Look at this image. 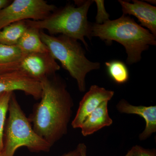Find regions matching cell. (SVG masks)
<instances>
[{
	"mask_svg": "<svg viewBox=\"0 0 156 156\" xmlns=\"http://www.w3.org/2000/svg\"><path fill=\"white\" fill-rule=\"evenodd\" d=\"M24 54L17 45L0 44V69L7 65L19 60Z\"/></svg>",
	"mask_w": 156,
	"mask_h": 156,
	"instance_id": "16",
	"label": "cell"
},
{
	"mask_svg": "<svg viewBox=\"0 0 156 156\" xmlns=\"http://www.w3.org/2000/svg\"><path fill=\"white\" fill-rule=\"evenodd\" d=\"M125 156H133V151L132 148L130 151H128Z\"/></svg>",
	"mask_w": 156,
	"mask_h": 156,
	"instance_id": "23",
	"label": "cell"
},
{
	"mask_svg": "<svg viewBox=\"0 0 156 156\" xmlns=\"http://www.w3.org/2000/svg\"><path fill=\"white\" fill-rule=\"evenodd\" d=\"M97 5V14L95 17L96 23L102 24L109 20V15L107 12L104 5V1H94Z\"/></svg>",
	"mask_w": 156,
	"mask_h": 156,
	"instance_id": "18",
	"label": "cell"
},
{
	"mask_svg": "<svg viewBox=\"0 0 156 156\" xmlns=\"http://www.w3.org/2000/svg\"><path fill=\"white\" fill-rule=\"evenodd\" d=\"M133 3L119 1L122 7L124 15H133L141 25L146 27L156 36V8L150 4L141 1L134 0Z\"/></svg>",
	"mask_w": 156,
	"mask_h": 156,
	"instance_id": "10",
	"label": "cell"
},
{
	"mask_svg": "<svg viewBox=\"0 0 156 156\" xmlns=\"http://www.w3.org/2000/svg\"><path fill=\"white\" fill-rule=\"evenodd\" d=\"M133 156H156L154 150L144 148L139 145H135L132 148Z\"/></svg>",
	"mask_w": 156,
	"mask_h": 156,
	"instance_id": "19",
	"label": "cell"
},
{
	"mask_svg": "<svg viewBox=\"0 0 156 156\" xmlns=\"http://www.w3.org/2000/svg\"><path fill=\"white\" fill-rule=\"evenodd\" d=\"M9 113L4 128L2 156H14L21 147H26L33 152L50 151L52 146L34 131L14 92L9 102Z\"/></svg>",
	"mask_w": 156,
	"mask_h": 156,
	"instance_id": "5",
	"label": "cell"
},
{
	"mask_svg": "<svg viewBox=\"0 0 156 156\" xmlns=\"http://www.w3.org/2000/svg\"><path fill=\"white\" fill-rule=\"evenodd\" d=\"M62 156H80V151L77 147L74 150L69 152L65 154Z\"/></svg>",
	"mask_w": 156,
	"mask_h": 156,
	"instance_id": "21",
	"label": "cell"
},
{
	"mask_svg": "<svg viewBox=\"0 0 156 156\" xmlns=\"http://www.w3.org/2000/svg\"><path fill=\"white\" fill-rule=\"evenodd\" d=\"M114 92L97 85H92L82 98L71 125L73 128H80L87 117L105 101H109Z\"/></svg>",
	"mask_w": 156,
	"mask_h": 156,
	"instance_id": "9",
	"label": "cell"
},
{
	"mask_svg": "<svg viewBox=\"0 0 156 156\" xmlns=\"http://www.w3.org/2000/svg\"><path fill=\"white\" fill-rule=\"evenodd\" d=\"M44 0H14L0 11V30L17 21L43 20L56 10Z\"/></svg>",
	"mask_w": 156,
	"mask_h": 156,
	"instance_id": "6",
	"label": "cell"
},
{
	"mask_svg": "<svg viewBox=\"0 0 156 156\" xmlns=\"http://www.w3.org/2000/svg\"><path fill=\"white\" fill-rule=\"evenodd\" d=\"M60 69L50 52L30 53L24 54L19 60L4 66L0 73L19 71L41 81L54 75Z\"/></svg>",
	"mask_w": 156,
	"mask_h": 156,
	"instance_id": "7",
	"label": "cell"
},
{
	"mask_svg": "<svg viewBox=\"0 0 156 156\" xmlns=\"http://www.w3.org/2000/svg\"><path fill=\"white\" fill-rule=\"evenodd\" d=\"M77 147L80 151V156H87V148L86 145L83 143L78 144Z\"/></svg>",
	"mask_w": 156,
	"mask_h": 156,
	"instance_id": "20",
	"label": "cell"
},
{
	"mask_svg": "<svg viewBox=\"0 0 156 156\" xmlns=\"http://www.w3.org/2000/svg\"><path fill=\"white\" fill-rule=\"evenodd\" d=\"M107 71L110 77L115 83L122 84L128 81L129 72L126 65L119 60H112L105 63Z\"/></svg>",
	"mask_w": 156,
	"mask_h": 156,
	"instance_id": "15",
	"label": "cell"
},
{
	"mask_svg": "<svg viewBox=\"0 0 156 156\" xmlns=\"http://www.w3.org/2000/svg\"><path fill=\"white\" fill-rule=\"evenodd\" d=\"M13 92L0 93V150L2 151L3 149V135L7 119L6 117L9 112L10 99Z\"/></svg>",
	"mask_w": 156,
	"mask_h": 156,
	"instance_id": "17",
	"label": "cell"
},
{
	"mask_svg": "<svg viewBox=\"0 0 156 156\" xmlns=\"http://www.w3.org/2000/svg\"><path fill=\"white\" fill-rule=\"evenodd\" d=\"M11 2V1L9 0H0V11L9 5Z\"/></svg>",
	"mask_w": 156,
	"mask_h": 156,
	"instance_id": "22",
	"label": "cell"
},
{
	"mask_svg": "<svg viewBox=\"0 0 156 156\" xmlns=\"http://www.w3.org/2000/svg\"><path fill=\"white\" fill-rule=\"evenodd\" d=\"M91 37H98L108 44L115 41L123 45L127 54V63L140 61L143 51L156 44V37L137 24L131 17L123 14L120 18L102 24L91 26Z\"/></svg>",
	"mask_w": 156,
	"mask_h": 156,
	"instance_id": "2",
	"label": "cell"
},
{
	"mask_svg": "<svg viewBox=\"0 0 156 156\" xmlns=\"http://www.w3.org/2000/svg\"><path fill=\"white\" fill-rule=\"evenodd\" d=\"M0 156H2V151L0 150Z\"/></svg>",
	"mask_w": 156,
	"mask_h": 156,
	"instance_id": "24",
	"label": "cell"
},
{
	"mask_svg": "<svg viewBox=\"0 0 156 156\" xmlns=\"http://www.w3.org/2000/svg\"><path fill=\"white\" fill-rule=\"evenodd\" d=\"M28 28L25 20L13 23L0 30V44L17 45L25 31Z\"/></svg>",
	"mask_w": 156,
	"mask_h": 156,
	"instance_id": "14",
	"label": "cell"
},
{
	"mask_svg": "<svg viewBox=\"0 0 156 156\" xmlns=\"http://www.w3.org/2000/svg\"><path fill=\"white\" fill-rule=\"evenodd\" d=\"M41 82V101L28 119L35 132L52 146L67 134L73 102L65 83L55 74Z\"/></svg>",
	"mask_w": 156,
	"mask_h": 156,
	"instance_id": "1",
	"label": "cell"
},
{
	"mask_svg": "<svg viewBox=\"0 0 156 156\" xmlns=\"http://www.w3.org/2000/svg\"><path fill=\"white\" fill-rule=\"evenodd\" d=\"M93 1L76 2L77 7L67 5L61 9H56L41 20H26L29 27L40 30H46L50 35L60 34L80 40L88 49L85 37L91 39V26L87 14Z\"/></svg>",
	"mask_w": 156,
	"mask_h": 156,
	"instance_id": "3",
	"label": "cell"
},
{
	"mask_svg": "<svg viewBox=\"0 0 156 156\" xmlns=\"http://www.w3.org/2000/svg\"><path fill=\"white\" fill-rule=\"evenodd\" d=\"M116 108L121 113L137 115L145 120V129L139 136L140 140H145L156 132V106H134L122 99L117 105Z\"/></svg>",
	"mask_w": 156,
	"mask_h": 156,
	"instance_id": "11",
	"label": "cell"
},
{
	"mask_svg": "<svg viewBox=\"0 0 156 156\" xmlns=\"http://www.w3.org/2000/svg\"><path fill=\"white\" fill-rule=\"evenodd\" d=\"M40 36L53 57L76 81L79 90L85 92L87 74L99 69L100 63L90 61L86 57L83 48L77 40L63 35H50L42 30H40Z\"/></svg>",
	"mask_w": 156,
	"mask_h": 156,
	"instance_id": "4",
	"label": "cell"
},
{
	"mask_svg": "<svg viewBox=\"0 0 156 156\" xmlns=\"http://www.w3.org/2000/svg\"><path fill=\"white\" fill-rule=\"evenodd\" d=\"M16 90L22 91L39 100L41 96V83L19 71L0 73V93Z\"/></svg>",
	"mask_w": 156,
	"mask_h": 156,
	"instance_id": "8",
	"label": "cell"
},
{
	"mask_svg": "<svg viewBox=\"0 0 156 156\" xmlns=\"http://www.w3.org/2000/svg\"><path fill=\"white\" fill-rule=\"evenodd\" d=\"M40 30L28 27L17 44L23 53L50 52L47 46L42 41Z\"/></svg>",
	"mask_w": 156,
	"mask_h": 156,
	"instance_id": "13",
	"label": "cell"
},
{
	"mask_svg": "<svg viewBox=\"0 0 156 156\" xmlns=\"http://www.w3.org/2000/svg\"><path fill=\"white\" fill-rule=\"evenodd\" d=\"M108 102L105 101L101 104L87 117L80 128L84 136L93 134L104 127L112 124V119L108 114Z\"/></svg>",
	"mask_w": 156,
	"mask_h": 156,
	"instance_id": "12",
	"label": "cell"
}]
</instances>
